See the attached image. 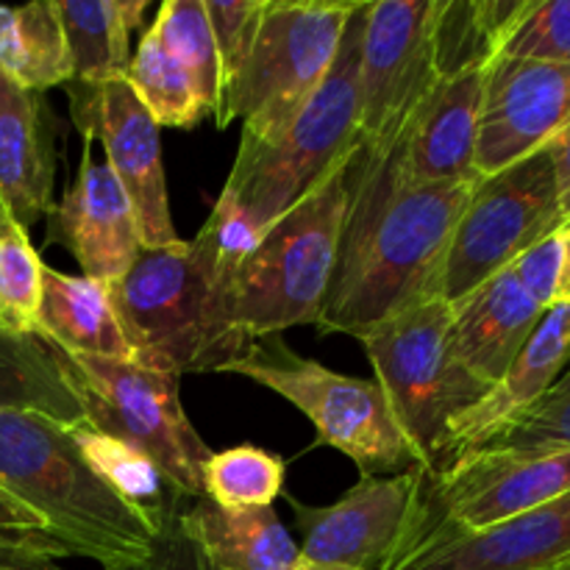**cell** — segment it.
I'll use <instances>...</instances> for the list:
<instances>
[{
	"label": "cell",
	"mask_w": 570,
	"mask_h": 570,
	"mask_svg": "<svg viewBox=\"0 0 570 570\" xmlns=\"http://www.w3.org/2000/svg\"><path fill=\"white\" fill-rule=\"evenodd\" d=\"M429 484L432 473L415 468L399 476H360L328 507L289 499L295 527L304 534L301 557L321 566L393 570L426 529Z\"/></svg>",
	"instance_id": "obj_11"
},
{
	"label": "cell",
	"mask_w": 570,
	"mask_h": 570,
	"mask_svg": "<svg viewBox=\"0 0 570 570\" xmlns=\"http://www.w3.org/2000/svg\"><path fill=\"white\" fill-rule=\"evenodd\" d=\"M56 137L42 92L0 70V195L22 228L53 209Z\"/></svg>",
	"instance_id": "obj_21"
},
{
	"label": "cell",
	"mask_w": 570,
	"mask_h": 570,
	"mask_svg": "<svg viewBox=\"0 0 570 570\" xmlns=\"http://www.w3.org/2000/svg\"><path fill=\"white\" fill-rule=\"evenodd\" d=\"M484 449L557 451L570 449V393H546L523 415H518Z\"/></svg>",
	"instance_id": "obj_35"
},
{
	"label": "cell",
	"mask_w": 570,
	"mask_h": 570,
	"mask_svg": "<svg viewBox=\"0 0 570 570\" xmlns=\"http://www.w3.org/2000/svg\"><path fill=\"white\" fill-rule=\"evenodd\" d=\"M570 566V493L479 532L426 523L393 570H560Z\"/></svg>",
	"instance_id": "obj_16"
},
{
	"label": "cell",
	"mask_w": 570,
	"mask_h": 570,
	"mask_svg": "<svg viewBox=\"0 0 570 570\" xmlns=\"http://www.w3.org/2000/svg\"><path fill=\"white\" fill-rule=\"evenodd\" d=\"M367 3H356L326 81L276 139L237 148L220 200L265 232L360 145V59Z\"/></svg>",
	"instance_id": "obj_4"
},
{
	"label": "cell",
	"mask_w": 570,
	"mask_h": 570,
	"mask_svg": "<svg viewBox=\"0 0 570 570\" xmlns=\"http://www.w3.org/2000/svg\"><path fill=\"white\" fill-rule=\"evenodd\" d=\"M265 3L267 0H204L220 61V109L215 115L220 131L228 128V100L248 65Z\"/></svg>",
	"instance_id": "obj_32"
},
{
	"label": "cell",
	"mask_w": 570,
	"mask_h": 570,
	"mask_svg": "<svg viewBox=\"0 0 570 570\" xmlns=\"http://www.w3.org/2000/svg\"><path fill=\"white\" fill-rule=\"evenodd\" d=\"M293 570H354V568H343V566H321V562H309L301 557L298 562H295Z\"/></svg>",
	"instance_id": "obj_40"
},
{
	"label": "cell",
	"mask_w": 570,
	"mask_h": 570,
	"mask_svg": "<svg viewBox=\"0 0 570 570\" xmlns=\"http://www.w3.org/2000/svg\"><path fill=\"white\" fill-rule=\"evenodd\" d=\"M354 6L267 0L248 65L228 100V126L243 120L239 148L276 139L304 109L337 59Z\"/></svg>",
	"instance_id": "obj_9"
},
{
	"label": "cell",
	"mask_w": 570,
	"mask_h": 570,
	"mask_svg": "<svg viewBox=\"0 0 570 570\" xmlns=\"http://www.w3.org/2000/svg\"><path fill=\"white\" fill-rule=\"evenodd\" d=\"M37 334L65 354L137 362L117 321L109 284L98 278L67 276L45 265Z\"/></svg>",
	"instance_id": "obj_22"
},
{
	"label": "cell",
	"mask_w": 570,
	"mask_h": 570,
	"mask_svg": "<svg viewBox=\"0 0 570 570\" xmlns=\"http://www.w3.org/2000/svg\"><path fill=\"white\" fill-rule=\"evenodd\" d=\"M499 56L570 65V0H532Z\"/></svg>",
	"instance_id": "obj_34"
},
{
	"label": "cell",
	"mask_w": 570,
	"mask_h": 570,
	"mask_svg": "<svg viewBox=\"0 0 570 570\" xmlns=\"http://www.w3.org/2000/svg\"><path fill=\"white\" fill-rule=\"evenodd\" d=\"M490 67V65H488ZM488 67L445 76L417 109L404 139L393 150L401 173L417 184L479 181L476 137Z\"/></svg>",
	"instance_id": "obj_18"
},
{
	"label": "cell",
	"mask_w": 570,
	"mask_h": 570,
	"mask_svg": "<svg viewBox=\"0 0 570 570\" xmlns=\"http://www.w3.org/2000/svg\"><path fill=\"white\" fill-rule=\"evenodd\" d=\"M546 312L507 267L451 304V343L462 365L488 387L504 379Z\"/></svg>",
	"instance_id": "obj_20"
},
{
	"label": "cell",
	"mask_w": 570,
	"mask_h": 570,
	"mask_svg": "<svg viewBox=\"0 0 570 570\" xmlns=\"http://www.w3.org/2000/svg\"><path fill=\"white\" fill-rule=\"evenodd\" d=\"M282 456L271 454L256 445H237V449L217 451L204 468V495L228 510H254V507H273V501L284 493Z\"/></svg>",
	"instance_id": "obj_29"
},
{
	"label": "cell",
	"mask_w": 570,
	"mask_h": 570,
	"mask_svg": "<svg viewBox=\"0 0 570 570\" xmlns=\"http://www.w3.org/2000/svg\"><path fill=\"white\" fill-rule=\"evenodd\" d=\"M117 570H220L206 557V551L189 538L178 523L176 510H167L161 518L159 534H156L150 554L142 562L117 568Z\"/></svg>",
	"instance_id": "obj_36"
},
{
	"label": "cell",
	"mask_w": 570,
	"mask_h": 570,
	"mask_svg": "<svg viewBox=\"0 0 570 570\" xmlns=\"http://www.w3.org/2000/svg\"><path fill=\"white\" fill-rule=\"evenodd\" d=\"M549 393H557V395H560V393H570V365H568V371L562 373L560 379H557V384L549 390Z\"/></svg>",
	"instance_id": "obj_41"
},
{
	"label": "cell",
	"mask_w": 570,
	"mask_h": 570,
	"mask_svg": "<svg viewBox=\"0 0 570 570\" xmlns=\"http://www.w3.org/2000/svg\"><path fill=\"white\" fill-rule=\"evenodd\" d=\"M476 184L410 181L393 150L356 145L337 267L317 328L362 343L401 312L440 298L451 237Z\"/></svg>",
	"instance_id": "obj_1"
},
{
	"label": "cell",
	"mask_w": 570,
	"mask_h": 570,
	"mask_svg": "<svg viewBox=\"0 0 570 570\" xmlns=\"http://www.w3.org/2000/svg\"><path fill=\"white\" fill-rule=\"evenodd\" d=\"M42 271L28 232L14 220L0 195V326L17 334H37Z\"/></svg>",
	"instance_id": "obj_30"
},
{
	"label": "cell",
	"mask_w": 570,
	"mask_h": 570,
	"mask_svg": "<svg viewBox=\"0 0 570 570\" xmlns=\"http://www.w3.org/2000/svg\"><path fill=\"white\" fill-rule=\"evenodd\" d=\"M176 518L220 570H293L301 560L293 534L273 507L228 510L200 495Z\"/></svg>",
	"instance_id": "obj_23"
},
{
	"label": "cell",
	"mask_w": 570,
	"mask_h": 570,
	"mask_svg": "<svg viewBox=\"0 0 570 570\" xmlns=\"http://www.w3.org/2000/svg\"><path fill=\"white\" fill-rule=\"evenodd\" d=\"M48 245H61L81 276L117 282L142 254L131 204L109 165H95L92 142H83L81 167L59 204L48 212Z\"/></svg>",
	"instance_id": "obj_17"
},
{
	"label": "cell",
	"mask_w": 570,
	"mask_h": 570,
	"mask_svg": "<svg viewBox=\"0 0 570 570\" xmlns=\"http://www.w3.org/2000/svg\"><path fill=\"white\" fill-rule=\"evenodd\" d=\"M438 0L367 3L360 59V142L371 154L399 148L434 83Z\"/></svg>",
	"instance_id": "obj_12"
},
{
	"label": "cell",
	"mask_w": 570,
	"mask_h": 570,
	"mask_svg": "<svg viewBox=\"0 0 570 570\" xmlns=\"http://www.w3.org/2000/svg\"><path fill=\"white\" fill-rule=\"evenodd\" d=\"M72 56V81L100 87L126 78L131 33L142 26L145 0H56Z\"/></svg>",
	"instance_id": "obj_24"
},
{
	"label": "cell",
	"mask_w": 570,
	"mask_h": 570,
	"mask_svg": "<svg viewBox=\"0 0 570 570\" xmlns=\"http://www.w3.org/2000/svg\"><path fill=\"white\" fill-rule=\"evenodd\" d=\"M126 81L159 128H195L209 117L184 67L150 28L134 50Z\"/></svg>",
	"instance_id": "obj_27"
},
{
	"label": "cell",
	"mask_w": 570,
	"mask_h": 570,
	"mask_svg": "<svg viewBox=\"0 0 570 570\" xmlns=\"http://www.w3.org/2000/svg\"><path fill=\"white\" fill-rule=\"evenodd\" d=\"M0 532L28 534V538L42 540V543H48L50 549H53V554L61 560V554L56 551V546L48 540V534H45L42 523L37 521V515H33L26 504H20L17 499H11L6 490H0Z\"/></svg>",
	"instance_id": "obj_38"
},
{
	"label": "cell",
	"mask_w": 570,
	"mask_h": 570,
	"mask_svg": "<svg viewBox=\"0 0 570 570\" xmlns=\"http://www.w3.org/2000/svg\"><path fill=\"white\" fill-rule=\"evenodd\" d=\"M72 438H76L78 451L87 460V465L120 499H126L134 507H142V510L154 512V515H161V512L170 510L173 504L165 495V479H161L159 468L142 451L131 449V445L120 443L115 438H106V434L87 426L72 429Z\"/></svg>",
	"instance_id": "obj_31"
},
{
	"label": "cell",
	"mask_w": 570,
	"mask_h": 570,
	"mask_svg": "<svg viewBox=\"0 0 570 570\" xmlns=\"http://www.w3.org/2000/svg\"><path fill=\"white\" fill-rule=\"evenodd\" d=\"M570 126V65L499 59L490 61L479 115V178L495 176L549 148Z\"/></svg>",
	"instance_id": "obj_15"
},
{
	"label": "cell",
	"mask_w": 570,
	"mask_h": 570,
	"mask_svg": "<svg viewBox=\"0 0 570 570\" xmlns=\"http://www.w3.org/2000/svg\"><path fill=\"white\" fill-rule=\"evenodd\" d=\"M546 150H549L551 167H554L557 198H560L562 212L570 215V126Z\"/></svg>",
	"instance_id": "obj_39"
},
{
	"label": "cell",
	"mask_w": 570,
	"mask_h": 570,
	"mask_svg": "<svg viewBox=\"0 0 570 570\" xmlns=\"http://www.w3.org/2000/svg\"><path fill=\"white\" fill-rule=\"evenodd\" d=\"M48 543L28 534L0 532V570H65Z\"/></svg>",
	"instance_id": "obj_37"
},
{
	"label": "cell",
	"mask_w": 570,
	"mask_h": 570,
	"mask_svg": "<svg viewBox=\"0 0 570 570\" xmlns=\"http://www.w3.org/2000/svg\"><path fill=\"white\" fill-rule=\"evenodd\" d=\"M0 410L37 412L67 429L87 426L56 351L39 334L0 326Z\"/></svg>",
	"instance_id": "obj_26"
},
{
	"label": "cell",
	"mask_w": 570,
	"mask_h": 570,
	"mask_svg": "<svg viewBox=\"0 0 570 570\" xmlns=\"http://www.w3.org/2000/svg\"><path fill=\"white\" fill-rule=\"evenodd\" d=\"M72 122L83 142L100 139L106 165L131 204L142 248H161L176 243L170 198H167L165 165H161V128L139 104L126 78L89 87L67 83Z\"/></svg>",
	"instance_id": "obj_13"
},
{
	"label": "cell",
	"mask_w": 570,
	"mask_h": 570,
	"mask_svg": "<svg viewBox=\"0 0 570 570\" xmlns=\"http://www.w3.org/2000/svg\"><path fill=\"white\" fill-rule=\"evenodd\" d=\"M512 271L543 312L570 304V215L529 248Z\"/></svg>",
	"instance_id": "obj_33"
},
{
	"label": "cell",
	"mask_w": 570,
	"mask_h": 570,
	"mask_svg": "<svg viewBox=\"0 0 570 570\" xmlns=\"http://www.w3.org/2000/svg\"><path fill=\"white\" fill-rule=\"evenodd\" d=\"M560 570H570V566H566V568H560Z\"/></svg>",
	"instance_id": "obj_42"
},
{
	"label": "cell",
	"mask_w": 570,
	"mask_h": 570,
	"mask_svg": "<svg viewBox=\"0 0 570 570\" xmlns=\"http://www.w3.org/2000/svg\"><path fill=\"white\" fill-rule=\"evenodd\" d=\"M566 217L549 150L479 178L451 237L440 298L454 304L515 265Z\"/></svg>",
	"instance_id": "obj_10"
},
{
	"label": "cell",
	"mask_w": 570,
	"mask_h": 570,
	"mask_svg": "<svg viewBox=\"0 0 570 570\" xmlns=\"http://www.w3.org/2000/svg\"><path fill=\"white\" fill-rule=\"evenodd\" d=\"M87 429L142 451L176 501L204 495V468L215 451L181 406V376L139 362H111L53 348Z\"/></svg>",
	"instance_id": "obj_7"
},
{
	"label": "cell",
	"mask_w": 570,
	"mask_h": 570,
	"mask_svg": "<svg viewBox=\"0 0 570 570\" xmlns=\"http://www.w3.org/2000/svg\"><path fill=\"white\" fill-rule=\"evenodd\" d=\"M351 159L354 154L273 220L239 262L232 304L234 321L248 340L273 337L306 323L317 326L337 267Z\"/></svg>",
	"instance_id": "obj_5"
},
{
	"label": "cell",
	"mask_w": 570,
	"mask_h": 570,
	"mask_svg": "<svg viewBox=\"0 0 570 570\" xmlns=\"http://www.w3.org/2000/svg\"><path fill=\"white\" fill-rule=\"evenodd\" d=\"M570 365V304L554 306L543 315L534 334L510 371L482 401L462 412L449 426L440 468L454 462L468 451H479L493 443L518 415L538 404L557 384ZM438 468V471H440ZM434 471V473H438Z\"/></svg>",
	"instance_id": "obj_19"
},
{
	"label": "cell",
	"mask_w": 570,
	"mask_h": 570,
	"mask_svg": "<svg viewBox=\"0 0 570 570\" xmlns=\"http://www.w3.org/2000/svg\"><path fill=\"white\" fill-rule=\"evenodd\" d=\"M239 262L206 228L195 239L142 248L131 271L109 284L117 321L139 365L176 373H223L254 340L234 321Z\"/></svg>",
	"instance_id": "obj_2"
},
{
	"label": "cell",
	"mask_w": 570,
	"mask_h": 570,
	"mask_svg": "<svg viewBox=\"0 0 570 570\" xmlns=\"http://www.w3.org/2000/svg\"><path fill=\"white\" fill-rule=\"evenodd\" d=\"M223 373L250 379L289 401L312 421L317 445L348 456L360 476H399L423 468L376 379L328 371L321 362L295 354L282 334L254 340L245 356Z\"/></svg>",
	"instance_id": "obj_6"
},
{
	"label": "cell",
	"mask_w": 570,
	"mask_h": 570,
	"mask_svg": "<svg viewBox=\"0 0 570 570\" xmlns=\"http://www.w3.org/2000/svg\"><path fill=\"white\" fill-rule=\"evenodd\" d=\"M0 70L22 89L42 95L72 81L70 45L56 0L0 6Z\"/></svg>",
	"instance_id": "obj_25"
},
{
	"label": "cell",
	"mask_w": 570,
	"mask_h": 570,
	"mask_svg": "<svg viewBox=\"0 0 570 570\" xmlns=\"http://www.w3.org/2000/svg\"><path fill=\"white\" fill-rule=\"evenodd\" d=\"M161 45L184 67L209 117L220 109V61L204 0H165L150 22Z\"/></svg>",
	"instance_id": "obj_28"
},
{
	"label": "cell",
	"mask_w": 570,
	"mask_h": 570,
	"mask_svg": "<svg viewBox=\"0 0 570 570\" xmlns=\"http://www.w3.org/2000/svg\"><path fill=\"white\" fill-rule=\"evenodd\" d=\"M412 451L429 473L440 468L449 426L488 395L451 343V304L423 301L362 340Z\"/></svg>",
	"instance_id": "obj_8"
},
{
	"label": "cell",
	"mask_w": 570,
	"mask_h": 570,
	"mask_svg": "<svg viewBox=\"0 0 570 570\" xmlns=\"http://www.w3.org/2000/svg\"><path fill=\"white\" fill-rule=\"evenodd\" d=\"M0 490L26 504L56 551L104 570L142 562L161 515L128 504L78 451L72 429L22 410H0Z\"/></svg>",
	"instance_id": "obj_3"
},
{
	"label": "cell",
	"mask_w": 570,
	"mask_h": 570,
	"mask_svg": "<svg viewBox=\"0 0 570 570\" xmlns=\"http://www.w3.org/2000/svg\"><path fill=\"white\" fill-rule=\"evenodd\" d=\"M570 493V449H479L456 456L429 484V523L479 532Z\"/></svg>",
	"instance_id": "obj_14"
}]
</instances>
